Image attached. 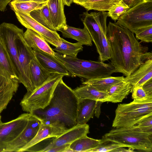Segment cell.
Instances as JSON below:
<instances>
[{"mask_svg":"<svg viewBox=\"0 0 152 152\" xmlns=\"http://www.w3.org/2000/svg\"><path fill=\"white\" fill-rule=\"evenodd\" d=\"M0 73L7 77L18 80L17 73L12 61L5 47L0 40Z\"/></svg>","mask_w":152,"mask_h":152,"instance_id":"cell-24","label":"cell"},{"mask_svg":"<svg viewBox=\"0 0 152 152\" xmlns=\"http://www.w3.org/2000/svg\"><path fill=\"white\" fill-rule=\"evenodd\" d=\"M101 141V139H95L86 135L76 140L71 143L69 148L73 152H87L96 147Z\"/></svg>","mask_w":152,"mask_h":152,"instance_id":"cell-28","label":"cell"},{"mask_svg":"<svg viewBox=\"0 0 152 152\" xmlns=\"http://www.w3.org/2000/svg\"><path fill=\"white\" fill-rule=\"evenodd\" d=\"M123 76L108 77L94 78L82 82L83 85H88L99 91H106L113 86L122 81L124 80Z\"/></svg>","mask_w":152,"mask_h":152,"instance_id":"cell-27","label":"cell"},{"mask_svg":"<svg viewBox=\"0 0 152 152\" xmlns=\"http://www.w3.org/2000/svg\"><path fill=\"white\" fill-rule=\"evenodd\" d=\"M19 83L18 80L7 77L0 73V114L16 92Z\"/></svg>","mask_w":152,"mask_h":152,"instance_id":"cell-17","label":"cell"},{"mask_svg":"<svg viewBox=\"0 0 152 152\" xmlns=\"http://www.w3.org/2000/svg\"><path fill=\"white\" fill-rule=\"evenodd\" d=\"M42 122V120L39 118L31 113L27 124L23 132L1 152H18L35 137Z\"/></svg>","mask_w":152,"mask_h":152,"instance_id":"cell-12","label":"cell"},{"mask_svg":"<svg viewBox=\"0 0 152 152\" xmlns=\"http://www.w3.org/2000/svg\"><path fill=\"white\" fill-rule=\"evenodd\" d=\"M122 147H124L122 145L108 140L103 137L101 142L97 145L87 152H111L117 148Z\"/></svg>","mask_w":152,"mask_h":152,"instance_id":"cell-33","label":"cell"},{"mask_svg":"<svg viewBox=\"0 0 152 152\" xmlns=\"http://www.w3.org/2000/svg\"><path fill=\"white\" fill-rule=\"evenodd\" d=\"M124 147H120L117 148L111 151V152H133L134 149L131 148H129L128 149H126L124 148Z\"/></svg>","mask_w":152,"mask_h":152,"instance_id":"cell-42","label":"cell"},{"mask_svg":"<svg viewBox=\"0 0 152 152\" xmlns=\"http://www.w3.org/2000/svg\"><path fill=\"white\" fill-rule=\"evenodd\" d=\"M142 87L148 96L152 98V78L145 82Z\"/></svg>","mask_w":152,"mask_h":152,"instance_id":"cell-39","label":"cell"},{"mask_svg":"<svg viewBox=\"0 0 152 152\" xmlns=\"http://www.w3.org/2000/svg\"><path fill=\"white\" fill-rule=\"evenodd\" d=\"M33 50L38 61L50 73H58L64 76H70L69 72L65 65L56 56L42 51Z\"/></svg>","mask_w":152,"mask_h":152,"instance_id":"cell-16","label":"cell"},{"mask_svg":"<svg viewBox=\"0 0 152 152\" xmlns=\"http://www.w3.org/2000/svg\"><path fill=\"white\" fill-rule=\"evenodd\" d=\"M83 15L82 20L95 45L100 61L104 62L110 59L111 49L107 35V12L99 11L88 13L86 12L83 13Z\"/></svg>","mask_w":152,"mask_h":152,"instance_id":"cell-4","label":"cell"},{"mask_svg":"<svg viewBox=\"0 0 152 152\" xmlns=\"http://www.w3.org/2000/svg\"><path fill=\"white\" fill-rule=\"evenodd\" d=\"M130 9L121 0L113 5L108 11V16L110 17L115 22L119 17Z\"/></svg>","mask_w":152,"mask_h":152,"instance_id":"cell-34","label":"cell"},{"mask_svg":"<svg viewBox=\"0 0 152 152\" xmlns=\"http://www.w3.org/2000/svg\"><path fill=\"white\" fill-rule=\"evenodd\" d=\"M124 3L131 8L136 5L143 0H121Z\"/></svg>","mask_w":152,"mask_h":152,"instance_id":"cell-40","label":"cell"},{"mask_svg":"<svg viewBox=\"0 0 152 152\" xmlns=\"http://www.w3.org/2000/svg\"><path fill=\"white\" fill-rule=\"evenodd\" d=\"M131 92L132 98L133 100L138 101H143L148 99L149 97L142 86H136L132 87Z\"/></svg>","mask_w":152,"mask_h":152,"instance_id":"cell-37","label":"cell"},{"mask_svg":"<svg viewBox=\"0 0 152 152\" xmlns=\"http://www.w3.org/2000/svg\"><path fill=\"white\" fill-rule=\"evenodd\" d=\"M15 13L18 21L27 29L35 32L47 42L55 47L60 45L61 37L56 31L47 28L35 20L30 15L19 12Z\"/></svg>","mask_w":152,"mask_h":152,"instance_id":"cell-11","label":"cell"},{"mask_svg":"<svg viewBox=\"0 0 152 152\" xmlns=\"http://www.w3.org/2000/svg\"><path fill=\"white\" fill-rule=\"evenodd\" d=\"M88 0H73V2L78 5H80V4L85 2Z\"/></svg>","mask_w":152,"mask_h":152,"instance_id":"cell-45","label":"cell"},{"mask_svg":"<svg viewBox=\"0 0 152 152\" xmlns=\"http://www.w3.org/2000/svg\"><path fill=\"white\" fill-rule=\"evenodd\" d=\"M12 1V0H0V11L4 12L7 10V5Z\"/></svg>","mask_w":152,"mask_h":152,"instance_id":"cell-41","label":"cell"},{"mask_svg":"<svg viewBox=\"0 0 152 152\" xmlns=\"http://www.w3.org/2000/svg\"><path fill=\"white\" fill-rule=\"evenodd\" d=\"M64 76L58 73H52L42 85L27 91L20 103L22 110L32 113L36 110L45 108L49 103L58 83Z\"/></svg>","mask_w":152,"mask_h":152,"instance_id":"cell-6","label":"cell"},{"mask_svg":"<svg viewBox=\"0 0 152 152\" xmlns=\"http://www.w3.org/2000/svg\"><path fill=\"white\" fill-rule=\"evenodd\" d=\"M12 1L16 2H24V1H34L35 0H12Z\"/></svg>","mask_w":152,"mask_h":152,"instance_id":"cell-46","label":"cell"},{"mask_svg":"<svg viewBox=\"0 0 152 152\" xmlns=\"http://www.w3.org/2000/svg\"><path fill=\"white\" fill-rule=\"evenodd\" d=\"M78 98L89 99L102 102H108L107 92H102L88 85H83L74 89Z\"/></svg>","mask_w":152,"mask_h":152,"instance_id":"cell-25","label":"cell"},{"mask_svg":"<svg viewBox=\"0 0 152 152\" xmlns=\"http://www.w3.org/2000/svg\"><path fill=\"white\" fill-rule=\"evenodd\" d=\"M1 115H0V124L3 123V122H2V121H1Z\"/></svg>","mask_w":152,"mask_h":152,"instance_id":"cell-48","label":"cell"},{"mask_svg":"<svg viewBox=\"0 0 152 152\" xmlns=\"http://www.w3.org/2000/svg\"><path fill=\"white\" fill-rule=\"evenodd\" d=\"M64 5L70 6L73 2V0H63Z\"/></svg>","mask_w":152,"mask_h":152,"instance_id":"cell-44","label":"cell"},{"mask_svg":"<svg viewBox=\"0 0 152 152\" xmlns=\"http://www.w3.org/2000/svg\"><path fill=\"white\" fill-rule=\"evenodd\" d=\"M78 100L73 90L64 82L62 78L58 83L48 105L32 114L42 122L52 123L58 121L69 129L77 124L76 117Z\"/></svg>","mask_w":152,"mask_h":152,"instance_id":"cell-2","label":"cell"},{"mask_svg":"<svg viewBox=\"0 0 152 152\" xmlns=\"http://www.w3.org/2000/svg\"><path fill=\"white\" fill-rule=\"evenodd\" d=\"M23 37L28 46L33 50H40L55 56V52L45 40L34 31L27 29Z\"/></svg>","mask_w":152,"mask_h":152,"instance_id":"cell-22","label":"cell"},{"mask_svg":"<svg viewBox=\"0 0 152 152\" xmlns=\"http://www.w3.org/2000/svg\"><path fill=\"white\" fill-rule=\"evenodd\" d=\"M98 101L78 98L76 121L77 124H86L93 118Z\"/></svg>","mask_w":152,"mask_h":152,"instance_id":"cell-20","label":"cell"},{"mask_svg":"<svg viewBox=\"0 0 152 152\" xmlns=\"http://www.w3.org/2000/svg\"><path fill=\"white\" fill-rule=\"evenodd\" d=\"M23 29L14 24L3 22L0 25V40L5 47L15 69L19 83H22L27 91L33 90L28 82L19 61L15 39Z\"/></svg>","mask_w":152,"mask_h":152,"instance_id":"cell-9","label":"cell"},{"mask_svg":"<svg viewBox=\"0 0 152 152\" xmlns=\"http://www.w3.org/2000/svg\"><path fill=\"white\" fill-rule=\"evenodd\" d=\"M70 144H67L61 146L51 148L48 150L46 152H71V150L69 148Z\"/></svg>","mask_w":152,"mask_h":152,"instance_id":"cell-38","label":"cell"},{"mask_svg":"<svg viewBox=\"0 0 152 152\" xmlns=\"http://www.w3.org/2000/svg\"><path fill=\"white\" fill-rule=\"evenodd\" d=\"M134 125L143 132L152 135V114L143 117Z\"/></svg>","mask_w":152,"mask_h":152,"instance_id":"cell-35","label":"cell"},{"mask_svg":"<svg viewBox=\"0 0 152 152\" xmlns=\"http://www.w3.org/2000/svg\"><path fill=\"white\" fill-rule=\"evenodd\" d=\"M48 0H35V1L38 2H44L47 1Z\"/></svg>","mask_w":152,"mask_h":152,"instance_id":"cell-47","label":"cell"},{"mask_svg":"<svg viewBox=\"0 0 152 152\" xmlns=\"http://www.w3.org/2000/svg\"><path fill=\"white\" fill-rule=\"evenodd\" d=\"M23 34V30L17 35L15 42L19 62L28 82L32 88L30 79L29 66L31 60L35 56L33 49L24 40Z\"/></svg>","mask_w":152,"mask_h":152,"instance_id":"cell-14","label":"cell"},{"mask_svg":"<svg viewBox=\"0 0 152 152\" xmlns=\"http://www.w3.org/2000/svg\"><path fill=\"white\" fill-rule=\"evenodd\" d=\"M47 1L44 2L34 1L16 2L12 1L10 2L9 5L11 10L14 12H19L30 15L31 12L42 7L47 4Z\"/></svg>","mask_w":152,"mask_h":152,"instance_id":"cell-32","label":"cell"},{"mask_svg":"<svg viewBox=\"0 0 152 152\" xmlns=\"http://www.w3.org/2000/svg\"><path fill=\"white\" fill-rule=\"evenodd\" d=\"M103 137L124 147L146 152L152 151V135L143 132L135 125L112 129Z\"/></svg>","mask_w":152,"mask_h":152,"instance_id":"cell-5","label":"cell"},{"mask_svg":"<svg viewBox=\"0 0 152 152\" xmlns=\"http://www.w3.org/2000/svg\"><path fill=\"white\" fill-rule=\"evenodd\" d=\"M107 35L111 49L110 60L116 72L129 76L146 60L152 59L148 48L142 45L126 27L110 22Z\"/></svg>","mask_w":152,"mask_h":152,"instance_id":"cell-1","label":"cell"},{"mask_svg":"<svg viewBox=\"0 0 152 152\" xmlns=\"http://www.w3.org/2000/svg\"><path fill=\"white\" fill-rule=\"evenodd\" d=\"M152 78V59H149L140 65L124 80L128 81L132 87L142 86L147 81Z\"/></svg>","mask_w":152,"mask_h":152,"instance_id":"cell-18","label":"cell"},{"mask_svg":"<svg viewBox=\"0 0 152 152\" xmlns=\"http://www.w3.org/2000/svg\"><path fill=\"white\" fill-rule=\"evenodd\" d=\"M55 56L65 65L73 77H78L82 82L90 79L108 77L116 72L111 63L81 59L55 52Z\"/></svg>","mask_w":152,"mask_h":152,"instance_id":"cell-3","label":"cell"},{"mask_svg":"<svg viewBox=\"0 0 152 152\" xmlns=\"http://www.w3.org/2000/svg\"><path fill=\"white\" fill-rule=\"evenodd\" d=\"M68 129L65 125L58 121L52 123L42 122L35 137L18 152L27 151L42 141L47 138L58 137Z\"/></svg>","mask_w":152,"mask_h":152,"instance_id":"cell-13","label":"cell"},{"mask_svg":"<svg viewBox=\"0 0 152 152\" xmlns=\"http://www.w3.org/2000/svg\"><path fill=\"white\" fill-rule=\"evenodd\" d=\"M51 74L42 66L35 57L31 60L30 63L29 77L33 90L45 82Z\"/></svg>","mask_w":152,"mask_h":152,"instance_id":"cell-23","label":"cell"},{"mask_svg":"<svg viewBox=\"0 0 152 152\" xmlns=\"http://www.w3.org/2000/svg\"><path fill=\"white\" fill-rule=\"evenodd\" d=\"M89 126L85 124H77L68 129L60 136L54 138L45 148L39 151V152H46L49 149L67 144H71L76 140L87 135L89 132Z\"/></svg>","mask_w":152,"mask_h":152,"instance_id":"cell-15","label":"cell"},{"mask_svg":"<svg viewBox=\"0 0 152 152\" xmlns=\"http://www.w3.org/2000/svg\"><path fill=\"white\" fill-rule=\"evenodd\" d=\"M135 38L141 42H152V26L146 27L137 30L135 33Z\"/></svg>","mask_w":152,"mask_h":152,"instance_id":"cell-36","label":"cell"},{"mask_svg":"<svg viewBox=\"0 0 152 152\" xmlns=\"http://www.w3.org/2000/svg\"><path fill=\"white\" fill-rule=\"evenodd\" d=\"M31 114L24 113L15 119L0 124V152L21 133L27 124Z\"/></svg>","mask_w":152,"mask_h":152,"instance_id":"cell-10","label":"cell"},{"mask_svg":"<svg viewBox=\"0 0 152 152\" xmlns=\"http://www.w3.org/2000/svg\"><path fill=\"white\" fill-rule=\"evenodd\" d=\"M152 114V98L143 101L134 100L129 103L119 104L115 111L112 127H129L143 117Z\"/></svg>","mask_w":152,"mask_h":152,"instance_id":"cell-7","label":"cell"},{"mask_svg":"<svg viewBox=\"0 0 152 152\" xmlns=\"http://www.w3.org/2000/svg\"><path fill=\"white\" fill-rule=\"evenodd\" d=\"M62 36L76 40L82 45L91 46L92 40L87 29L84 27L82 29L76 28L66 25L59 29Z\"/></svg>","mask_w":152,"mask_h":152,"instance_id":"cell-21","label":"cell"},{"mask_svg":"<svg viewBox=\"0 0 152 152\" xmlns=\"http://www.w3.org/2000/svg\"><path fill=\"white\" fill-rule=\"evenodd\" d=\"M61 39L59 46L53 49L56 53L71 57H77L78 53L83 51V45L79 42L71 43L61 37Z\"/></svg>","mask_w":152,"mask_h":152,"instance_id":"cell-29","label":"cell"},{"mask_svg":"<svg viewBox=\"0 0 152 152\" xmlns=\"http://www.w3.org/2000/svg\"><path fill=\"white\" fill-rule=\"evenodd\" d=\"M121 0H88L80 5L88 11L94 10L99 11H108Z\"/></svg>","mask_w":152,"mask_h":152,"instance_id":"cell-31","label":"cell"},{"mask_svg":"<svg viewBox=\"0 0 152 152\" xmlns=\"http://www.w3.org/2000/svg\"><path fill=\"white\" fill-rule=\"evenodd\" d=\"M48 5L52 22L55 31L66 25L63 0H48Z\"/></svg>","mask_w":152,"mask_h":152,"instance_id":"cell-19","label":"cell"},{"mask_svg":"<svg viewBox=\"0 0 152 152\" xmlns=\"http://www.w3.org/2000/svg\"><path fill=\"white\" fill-rule=\"evenodd\" d=\"M132 88L129 83L125 80L113 85L106 91L109 96L108 102L114 103L121 102L131 92Z\"/></svg>","mask_w":152,"mask_h":152,"instance_id":"cell-26","label":"cell"},{"mask_svg":"<svg viewBox=\"0 0 152 152\" xmlns=\"http://www.w3.org/2000/svg\"><path fill=\"white\" fill-rule=\"evenodd\" d=\"M30 15L35 20L47 28L55 31L52 22L47 3L42 7L31 12Z\"/></svg>","mask_w":152,"mask_h":152,"instance_id":"cell-30","label":"cell"},{"mask_svg":"<svg viewBox=\"0 0 152 152\" xmlns=\"http://www.w3.org/2000/svg\"><path fill=\"white\" fill-rule=\"evenodd\" d=\"M102 103V102H101L98 101L94 113L95 114V116L97 118L99 117L100 114V105Z\"/></svg>","mask_w":152,"mask_h":152,"instance_id":"cell-43","label":"cell"},{"mask_svg":"<svg viewBox=\"0 0 152 152\" xmlns=\"http://www.w3.org/2000/svg\"><path fill=\"white\" fill-rule=\"evenodd\" d=\"M116 23L133 34L141 28L152 26V0H143L121 16Z\"/></svg>","mask_w":152,"mask_h":152,"instance_id":"cell-8","label":"cell"}]
</instances>
